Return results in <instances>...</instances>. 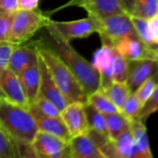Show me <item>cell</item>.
<instances>
[{
    "mask_svg": "<svg viewBox=\"0 0 158 158\" xmlns=\"http://www.w3.org/2000/svg\"><path fill=\"white\" fill-rule=\"evenodd\" d=\"M158 10V0H136L133 13L131 15L151 20Z\"/></svg>",
    "mask_w": 158,
    "mask_h": 158,
    "instance_id": "25",
    "label": "cell"
},
{
    "mask_svg": "<svg viewBox=\"0 0 158 158\" xmlns=\"http://www.w3.org/2000/svg\"><path fill=\"white\" fill-rule=\"evenodd\" d=\"M131 23L134 26V29L139 37V39L147 46L149 47H158L155 45H152L151 36H150V32H149V26H148V20L134 16V15H129Z\"/></svg>",
    "mask_w": 158,
    "mask_h": 158,
    "instance_id": "26",
    "label": "cell"
},
{
    "mask_svg": "<svg viewBox=\"0 0 158 158\" xmlns=\"http://www.w3.org/2000/svg\"><path fill=\"white\" fill-rule=\"evenodd\" d=\"M99 158H108V157H106V156H105L104 154H102V155H101V156H100Z\"/></svg>",
    "mask_w": 158,
    "mask_h": 158,
    "instance_id": "41",
    "label": "cell"
},
{
    "mask_svg": "<svg viewBox=\"0 0 158 158\" xmlns=\"http://www.w3.org/2000/svg\"><path fill=\"white\" fill-rule=\"evenodd\" d=\"M41 30L38 41L58 56L71 70L81 84L86 94L89 96L98 90L101 87V77L91 62L79 54L71 46L70 42L65 40L55 30L49 22Z\"/></svg>",
    "mask_w": 158,
    "mask_h": 158,
    "instance_id": "1",
    "label": "cell"
},
{
    "mask_svg": "<svg viewBox=\"0 0 158 158\" xmlns=\"http://www.w3.org/2000/svg\"><path fill=\"white\" fill-rule=\"evenodd\" d=\"M84 104L82 102H72L60 112V118L64 122L71 137L88 134L89 130Z\"/></svg>",
    "mask_w": 158,
    "mask_h": 158,
    "instance_id": "10",
    "label": "cell"
},
{
    "mask_svg": "<svg viewBox=\"0 0 158 158\" xmlns=\"http://www.w3.org/2000/svg\"><path fill=\"white\" fill-rule=\"evenodd\" d=\"M80 7L99 20L125 12L120 0H86Z\"/></svg>",
    "mask_w": 158,
    "mask_h": 158,
    "instance_id": "17",
    "label": "cell"
},
{
    "mask_svg": "<svg viewBox=\"0 0 158 158\" xmlns=\"http://www.w3.org/2000/svg\"><path fill=\"white\" fill-rule=\"evenodd\" d=\"M158 75V60H139L128 61V76L127 84L134 92L144 81L152 76Z\"/></svg>",
    "mask_w": 158,
    "mask_h": 158,
    "instance_id": "12",
    "label": "cell"
},
{
    "mask_svg": "<svg viewBox=\"0 0 158 158\" xmlns=\"http://www.w3.org/2000/svg\"><path fill=\"white\" fill-rule=\"evenodd\" d=\"M0 96H2V94H1V93H0Z\"/></svg>",
    "mask_w": 158,
    "mask_h": 158,
    "instance_id": "43",
    "label": "cell"
},
{
    "mask_svg": "<svg viewBox=\"0 0 158 158\" xmlns=\"http://www.w3.org/2000/svg\"><path fill=\"white\" fill-rule=\"evenodd\" d=\"M0 93L19 105L29 106L19 77L8 67L0 68Z\"/></svg>",
    "mask_w": 158,
    "mask_h": 158,
    "instance_id": "13",
    "label": "cell"
},
{
    "mask_svg": "<svg viewBox=\"0 0 158 158\" xmlns=\"http://www.w3.org/2000/svg\"><path fill=\"white\" fill-rule=\"evenodd\" d=\"M0 158H15L11 139L0 126Z\"/></svg>",
    "mask_w": 158,
    "mask_h": 158,
    "instance_id": "33",
    "label": "cell"
},
{
    "mask_svg": "<svg viewBox=\"0 0 158 158\" xmlns=\"http://www.w3.org/2000/svg\"><path fill=\"white\" fill-rule=\"evenodd\" d=\"M0 126L10 139L31 144L38 127L28 108L19 105L4 96H0Z\"/></svg>",
    "mask_w": 158,
    "mask_h": 158,
    "instance_id": "2",
    "label": "cell"
},
{
    "mask_svg": "<svg viewBox=\"0 0 158 158\" xmlns=\"http://www.w3.org/2000/svg\"><path fill=\"white\" fill-rule=\"evenodd\" d=\"M114 143L117 158H145L138 149L129 128L125 130Z\"/></svg>",
    "mask_w": 158,
    "mask_h": 158,
    "instance_id": "19",
    "label": "cell"
},
{
    "mask_svg": "<svg viewBox=\"0 0 158 158\" xmlns=\"http://www.w3.org/2000/svg\"><path fill=\"white\" fill-rule=\"evenodd\" d=\"M115 51L127 61L139 60H158V47H149L145 45L138 35L127 36L114 45Z\"/></svg>",
    "mask_w": 158,
    "mask_h": 158,
    "instance_id": "8",
    "label": "cell"
},
{
    "mask_svg": "<svg viewBox=\"0 0 158 158\" xmlns=\"http://www.w3.org/2000/svg\"><path fill=\"white\" fill-rule=\"evenodd\" d=\"M15 158H36L31 144H25L11 139Z\"/></svg>",
    "mask_w": 158,
    "mask_h": 158,
    "instance_id": "34",
    "label": "cell"
},
{
    "mask_svg": "<svg viewBox=\"0 0 158 158\" xmlns=\"http://www.w3.org/2000/svg\"><path fill=\"white\" fill-rule=\"evenodd\" d=\"M49 23L69 42L74 39L86 38L94 33L99 34L102 27L101 21L90 15L86 19L72 22H56L50 20Z\"/></svg>",
    "mask_w": 158,
    "mask_h": 158,
    "instance_id": "5",
    "label": "cell"
},
{
    "mask_svg": "<svg viewBox=\"0 0 158 158\" xmlns=\"http://www.w3.org/2000/svg\"><path fill=\"white\" fill-rule=\"evenodd\" d=\"M100 21L102 24L101 31L99 32L101 39L109 42L113 47L116 42L127 36L138 35L131 23L129 14L126 12L113 15Z\"/></svg>",
    "mask_w": 158,
    "mask_h": 158,
    "instance_id": "6",
    "label": "cell"
},
{
    "mask_svg": "<svg viewBox=\"0 0 158 158\" xmlns=\"http://www.w3.org/2000/svg\"><path fill=\"white\" fill-rule=\"evenodd\" d=\"M0 9L15 12L19 10L18 0H0Z\"/></svg>",
    "mask_w": 158,
    "mask_h": 158,
    "instance_id": "38",
    "label": "cell"
},
{
    "mask_svg": "<svg viewBox=\"0 0 158 158\" xmlns=\"http://www.w3.org/2000/svg\"><path fill=\"white\" fill-rule=\"evenodd\" d=\"M156 111H158V82L155 85V88L153 89L152 96L142 106L137 118L144 122L151 114H152Z\"/></svg>",
    "mask_w": 158,
    "mask_h": 158,
    "instance_id": "30",
    "label": "cell"
},
{
    "mask_svg": "<svg viewBox=\"0 0 158 158\" xmlns=\"http://www.w3.org/2000/svg\"><path fill=\"white\" fill-rule=\"evenodd\" d=\"M120 2H121V5L124 9L125 12L131 15L134 10L136 0H120Z\"/></svg>",
    "mask_w": 158,
    "mask_h": 158,
    "instance_id": "39",
    "label": "cell"
},
{
    "mask_svg": "<svg viewBox=\"0 0 158 158\" xmlns=\"http://www.w3.org/2000/svg\"><path fill=\"white\" fill-rule=\"evenodd\" d=\"M38 66H39V72H40L39 95L49 100L61 112L69 104L68 102L66 101L62 93L58 89L46 63L44 62V60H42L40 56L38 60Z\"/></svg>",
    "mask_w": 158,
    "mask_h": 158,
    "instance_id": "14",
    "label": "cell"
},
{
    "mask_svg": "<svg viewBox=\"0 0 158 158\" xmlns=\"http://www.w3.org/2000/svg\"><path fill=\"white\" fill-rule=\"evenodd\" d=\"M39 0H18L19 10H35L38 7Z\"/></svg>",
    "mask_w": 158,
    "mask_h": 158,
    "instance_id": "37",
    "label": "cell"
},
{
    "mask_svg": "<svg viewBox=\"0 0 158 158\" xmlns=\"http://www.w3.org/2000/svg\"><path fill=\"white\" fill-rule=\"evenodd\" d=\"M35 44L39 56L46 63L54 82L68 103L88 102V95L81 84L62 60L38 40L35 41Z\"/></svg>",
    "mask_w": 158,
    "mask_h": 158,
    "instance_id": "3",
    "label": "cell"
},
{
    "mask_svg": "<svg viewBox=\"0 0 158 158\" xmlns=\"http://www.w3.org/2000/svg\"><path fill=\"white\" fill-rule=\"evenodd\" d=\"M102 90L105 92V94L108 96V98L112 101V102L115 105L120 113L127 98L132 93L127 82L113 81V83L107 89Z\"/></svg>",
    "mask_w": 158,
    "mask_h": 158,
    "instance_id": "21",
    "label": "cell"
},
{
    "mask_svg": "<svg viewBox=\"0 0 158 158\" xmlns=\"http://www.w3.org/2000/svg\"><path fill=\"white\" fill-rule=\"evenodd\" d=\"M14 13L0 9V41H9Z\"/></svg>",
    "mask_w": 158,
    "mask_h": 158,
    "instance_id": "32",
    "label": "cell"
},
{
    "mask_svg": "<svg viewBox=\"0 0 158 158\" xmlns=\"http://www.w3.org/2000/svg\"><path fill=\"white\" fill-rule=\"evenodd\" d=\"M19 79L23 86V91L25 93L28 105H30L36 100L39 94L40 72H39L38 62L34 63L31 66H29L27 69H25L20 74Z\"/></svg>",
    "mask_w": 158,
    "mask_h": 158,
    "instance_id": "18",
    "label": "cell"
},
{
    "mask_svg": "<svg viewBox=\"0 0 158 158\" xmlns=\"http://www.w3.org/2000/svg\"><path fill=\"white\" fill-rule=\"evenodd\" d=\"M115 49L112 44L102 40V48L94 54L92 66L98 71L101 77V89H107L114 81V63Z\"/></svg>",
    "mask_w": 158,
    "mask_h": 158,
    "instance_id": "9",
    "label": "cell"
},
{
    "mask_svg": "<svg viewBox=\"0 0 158 158\" xmlns=\"http://www.w3.org/2000/svg\"><path fill=\"white\" fill-rule=\"evenodd\" d=\"M141 108H142V105L140 104L138 98L135 96L134 92H132L129 95V97L127 98V102H125L124 107L121 111V114L127 120H130V119L136 118L138 116Z\"/></svg>",
    "mask_w": 158,
    "mask_h": 158,
    "instance_id": "31",
    "label": "cell"
},
{
    "mask_svg": "<svg viewBox=\"0 0 158 158\" xmlns=\"http://www.w3.org/2000/svg\"><path fill=\"white\" fill-rule=\"evenodd\" d=\"M85 1H86V0H70V1H68L66 4H64V5H62L61 7H60L57 10H61V9H64V8H67V7H71V6H77V7H80Z\"/></svg>",
    "mask_w": 158,
    "mask_h": 158,
    "instance_id": "40",
    "label": "cell"
},
{
    "mask_svg": "<svg viewBox=\"0 0 158 158\" xmlns=\"http://www.w3.org/2000/svg\"><path fill=\"white\" fill-rule=\"evenodd\" d=\"M68 146L69 158H99L102 154L89 134L72 137Z\"/></svg>",
    "mask_w": 158,
    "mask_h": 158,
    "instance_id": "16",
    "label": "cell"
},
{
    "mask_svg": "<svg viewBox=\"0 0 158 158\" xmlns=\"http://www.w3.org/2000/svg\"><path fill=\"white\" fill-rule=\"evenodd\" d=\"M39 54L35 41L30 44L15 45L10 54L8 68L18 77L20 74L34 63L38 62Z\"/></svg>",
    "mask_w": 158,
    "mask_h": 158,
    "instance_id": "11",
    "label": "cell"
},
{
    "mask_svg": "<svg viewBox=\"0 0 158 158\" xmlns=\"http://www.w3.org/2000/svg\"><path fill=\"white\" fill-rule=\"evenodd\" d=\"M15 44L9 41H0V68L8 67L9 60Z\"/></svg>",
    "mask_w": 158,
    "mask_h": 158,
    "instance_id": "35",
    "label": "cell"
},
{
    "mask_svg": "<svg viewBox=\"0 0 158 158\" xmlns=\"http://www.w3.org/2000/svg\"><path fill=\"white\" fill-rule=\"evenodd\" d=\"M30 105H33L38 112H40L42 114L46 116L50 117H57L60 115V111L56 107L54 103H52L49 100L46 99L45 97L38 94L36 100L31 103Z\"/></svg>",
    "mask_w": 158,
    "mask_h": 158,
    "instance_id": "27",
    "label": "cell"
},
{
    "mask_svg": "<svg viewBox=\"0 0 158 158\" xmlns=\"http://www.w3.org/2000/svg\"><path fill=\"white\" fill-rule=\"evenodd\" d=\"M129 130L133 136L134 141L145 158H152V154L150 148L147 128L144 125V122L139 118H133L128 120Z\"/></svg>",
    "mask_w": 158,
    "mask_h": 158,
    "instance_id": "20",
    "label": "cell"
},
{
    "mask_svg": "<svg viewBox=\"0 0 158 158\" xmlns=\"http://www.w3.org/2000/svg\"><path fill=\"white\" fill-rule=\"evenodd\" d=\"M128 76V61L115 51L114 63V81L127 82Z\"/></svg>",
    "mask_w": 158,
    "mask_h": 158,
    "instance_id": "28",
    "label": "cell"
},
{
    "mask_svg": "<svg viewBox=\"0 0 158 158\" xmlns=\"http://www.w3.org/2000/svg\"><path fill=\"white\" fill-rule=\"evenodd\" d=\"M149 32L152 45L158 46V18L154 16L148 21Z\"/></svg>",
    "mask_w": 158,
    "mask_h": 158,
    "instance_id": "36",
    "label": "cell"
},
{
    "mask_svg": "<svg viewBox=\"0 0 158 158\" xmlns=\"http://www.w3.org/2000/svg\"><path fill=\"white\" fill-rule=\"evenodd\" d=\"M88 102L94 106L98 111H100L103 114L120 113L118 109L115 107V105L105 94V92L101 89L88 96Z\"/></svg>",
    "mask_w": 158,
    "mask_h": 158,
    "instance_id": "23",
    "label": "cell"
},
{
    "mask_svg": "<svg viewBox=\"0 0 158 158\" xmlns=\"http://www.w3.org/2000/svg\"><path fill=\"white\" fill-rule=\"evenodd\" d=\"M84 108L89 129H92L108 137L105 123V115L89 102H86L84 104Z\"/></svg>",
    "mask_w": 158,
    "mask_h": 158,
    "instance_id": "24",
    "label": "cell"
},
{
    "mask_svg": "<svg viewBox=\"0 0 158 158\" xmlns=\"http://www.w3.org/2000/svg\"><path fill=\"white\" fill-rule=\"evenodd\" d=\"M36 158H69L68 141L38 130L31 143Z\"/></svg>",
    "mask_w": 158,
    "mask_h": 158,
    "instance_id": "7",
    "label": "cell"
},
{
    "mask_svg": "<svg viewBox=\"0 0 158 158\" xmlns=\"http://www.w3.org/2000/svg\"><path fill=\"white\" fill-rule=\"evenodd\" d=\"M156 83H157V81L155 80V76H152V77L148 78L146 81H144L134 91L135 96L138 98V100L139 101V102H140V104L142 106L145 104V102L152 96V94L153 92V89L155 88Z\"/></svg>",
    "mask_w": 158,
    "mask_h": 158,
    "instance_id": "29",
    "label": "cell"
},
{
    "mask_svg": "<svg viewBox=\"0 0 158 158\" xmlns=\"http://www.w3.org/2000/svg\"><path fill=\"white\" fill-rule=\"evenodd\" d=\"M29 112L32 114L33 117L35 120V123L37 125L38 130L47 132L48 134L54 135L60 139H62L66 141H69L72 138L64 122L60 116L57 117H50L46 116L42 114L40 112H38L33 105H29L28 107Z\"/></svg>",
    "mask_w": 158,
    "mask_h": 158,
    "instance_id": "15",
    "label": "cell"
},
{
    "mask_svg": "<svg viewBox=\"0 0 158 158\" xmlns=\"http://www.w3.org/2000/svg\"><path fill=\"white\" fill-rule=\"evenodd\" d=\"M49 20V16L39 9L17 10L13 16L9 42L18 45L30 40L48 23Z\"/></svg>",
    "mask_w": 158,
    "mask_h": 158,
    "instance_id": "4",
    "label": "cell"
},
{
    "mask_svg": "<svg viewBox=\"0 0 158 158\" xmlns=\"http://www.w3.org/2000/svg\"><path fill=\"white\" fill-rule=\"evenodd\" d=\"M104 115L107 134L110 140L114 141L125 130L129 128L128 120L121 113H114Z\"/></svg>",
    "mask_w": 158,
    "mask_h": 158,
    "instance_id": "22",
    "label": "cell"
},
{
    "mask_svg": "<svg viewBox=\"0 0 158 158\" xmlns=\"http://www.w3.org/2000/svg\"><path fill=\"white\" fill-rule=\"evenodd\" d=\"M155 16H156V17L158 18V10H157V13H156V15H155Z\"/></svg>",
    "mask_w": 158,
    "mask_h": 158,
    "instance_id": "42",
    "label": "cell"
}]
</instances>
